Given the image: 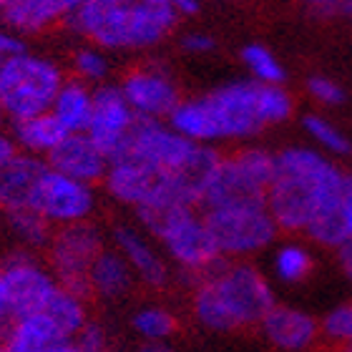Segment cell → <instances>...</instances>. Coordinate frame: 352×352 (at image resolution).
Instances as JSON below:
<instances>
[{"label":"cell","mask_w":352,"mask_h":352,"mask_svg":"<svg viewBox=\"0 0 352 352\" xmlns=\"http://www.w3.org/2000/svg\"><path fill=\"white\" fill-rule=\"evenodd\" d=\"M292 96L282 86L259 81H232L206 96L182 101L169 116L171 129L199 144L250 139L292 116Z\"/></svg>","instance_id":"cell-1"},{"label":"cell","mask_w":352,"mask_h":352,"mask_svg":"<svg viewBox=\"0 0 352 352\" xmlns=\"http://www.w3.org/2000/svg\"><path fill=\"white\" fill-rule=\"evenodd\" d=\"M345 171L315 148L289 146L274 159L267 206L279 229L307 232L317 214L342 191Z\"/></svg>","instance_id":"cell-2"},{"label":"cell","mask_w":352,"mask_h":352,"mask_svg":"<svg viewBox=\"0 0 352 352\" xmlns=\"http://www.w3.org/2000/svg\"><path fill=\"white\" fill-rule=\"evenodd\" d=\"M179 18L166 0H86L66 23L106 51H144L162 43Z\"/></svg>","instance_id":"cell-3"},{"label":"cell","mask_w":352,"mask_h":352,"mask_svg":"<svg viewBox=\"0 0 352 352\" xmlns=\"http://www.w3.org/2000/svg\"><path fill=\"white\" fill-rule=\"evenodd\" d=\"M274 307V292L252 264H229L221 257L201 272L194 289V312L209 330L232 332L254 327Z\"/></svg>","instance_id":"cell-4"},{"label":"cell","mask_w":352,"mask_h":352,"mask_svg":"<svg viewBox=\"0 0 352 352\" xmlns=\"http://www.w3.org/2000/svg\"><path fill=\"white\" fill-rule=\"evenodd\" d=\"M63 83V74L53 60L25 51L10 56L0 66V109L13 121L48 113Z\"/></svg>","instance_id":"cell-5"},{"label":"cell","mask_w":352,"mask_h":352,"mask_svg":"<svg viewBox=\"0 0 352 352\" xmlns=\"http://www.w3.org/2000/svg\"><path fill=\"white\" fill-rule=\"evenodd\" d=\"M204 224L221 257H247L270 247L279 227L267 201H239L204 209Z\"/></svg>","instance_id":"cell-6"},{"label":"cell","mask_w":352,"mask_h":352,"mask_svg":"<svg viewBox=\"0 0 352 352\" xmlns=\"http://www.w3.org/2000/svg\"><path fill=\"white\" fill-rule=\"evenodd\" d=\"M136 217L151 234L162 239L166 252L186 272L201 274L217 259H221V252L217 250L206 229L204 217L194 214V206H176L162 214H136Z\"/></svg>","instance_id":"cell-7"},{"label":"cell","mask_w":352,"mask_h":352,"mask_svg":"<svg viewBox=\"0 0 352 352\" xmlns=\"http://www.w3.org/2000/svg\"><path fill=\"white\" fill-rule=\"evenodd\" d=\"M274 159L277 154L257 146L221 159L212 184L204 191L201 206L212 209L239 201H267V191L274 176Z\"/></svg>","instance_id":"cell-8"},{"label":"cell","mask_w":352,"mask_h":352,"mask_svg":"<svg viewBox=\"0 0 352 352\" xmlns=\"http://www.w3.org/2000/svg\"><path fill=\"white\" fill-rule=\"evenodd\" d=\"M101 252V232L94 224H86V219L63 224V229L51 239V264L56 270L58 285L76 297L86 300L94 292L91 267Z\"/></svg>","instance_id":"cell-9"},{"label":"cell","mask_w":352,"mask_h":352,"mask_svg":"<svg viewBox=\"0 0 352 352\" xmlns=\"http://www.w3.org/2000/svg\"><path fill=\"white\" fill-rule=\"evenodd\" d=\"M136 118L139 116L129 106L121 86H98L94 91V116L86 133L109 164L126 156Z\"/></svg>","instance_id":"cell-10"},{"label":"cell","mask_w":352,"mask_h":352,"mask_svg":"<svg viewBox=\"0 0 352 352\" xmlns=\"http://www.w3.org/2000/svg\"><path fill=\"white\" fill-rule=\"evenodd\" d=\"M3 277L8 289V317L13 320L43 312L60 289L58 279H53L28 254H10L3 264Z\"/></svg>","instance_id":"cell-11"},{"label":"cell","mask_w":352,"mask_h":352,"mask_svg":"<svg viewBox=\"0 0 352 352\" xmlns=\"http://www.w3.org/2000/svg\"><path fill=\"white\" fill-rule=\"evenodd\" d=\"M30 209H36L38 214H43L45 219L56 224H74V221H83L91 214L94 191L88 184L48 166L33 189Z\"/></svg>","instance_id":"cell-12"},{"label":"cell","mask_w":352,"mask_h":352,"mask_svg":"<svg viewBox=\"0 0 352 352\" xmlns=\"http://www.w3.org/2000/svg\"><path fill=\"white\" fill-rule=\"evenodd\" d=\"M126 101L136 111V116L164 118L171 116L174 109L182 103L179 88L171 81V76L159 66H144L129 71L121 83Z\"/></svg>","instance_id":"cell-13"},{"label":"cell","mask_w":352,"mask_h":352,"mask_svg":"<svg viewBox=\"0 0 352 352\" xmlns=\"http://www.w3.org/2000/svg\"><path fill=\"white\" fill-rule=\"evenodd\" d=\"M264 338L272 345L287 352H302L312 347L322 332V324L315 317L297 307H285V305H274V307L264 315L259 322Z\"/></svg>","instance_id":"cell-14"},{"label":"cell","mask_w":352,"mask_h":352,"mask_svg":"<svg viewBox=\"0 0 352 352\" xmlns=\"http://www.w3.org/2000/svg\"><path fill=\"white\" fill-rule=\"evenodd\" d=\"M48 166L83 184H94L106 176L109 159L98 151L88 133H68L48 154Z\"/></svg>","instance_id":"cell-15"},{"label":"cell","mask_w":352,"mask_h":352,"mask_svg":"<svg viewBox=\"0 0 352 352\" xmlns=\"http://www.w3.org/2000/svg\"><path fill=\"white\" fill-rule=\"evenodd\" d=\"M86 0H0V23L13 33H38L66 21Z\"/></svg>","instance_id":"cell-16"},{"label":"cell","mask_w":352,"mask_h":352,"mask_svg":"<svg viewBox=\"0 0 352 352\" xmlns=\"http://www.w3.org/2000/svg\"><path fill=\"white\" fill-rule=\"evenodd\" d=\"M162 176L164 174L154 171L146 164L136 162L131 156H124V159L109 164V171L103 179H106V189L111 191V197H116L121 204L136 209L151 197V191L162 182Z\"/></svg>","instance_id":"cell-17"},{"label":"cell","mask_w":352,"mask_h":352,"mask_svg":"<svg viewBox=\"0 0 352 352\" xmlns=\"http://www.w3.org/2000/svg\"><path fill=\"white\" fill-rule=\"evenodd\" d=\"M48 164L36 156H13L0 166V209H30V197L41 176L45 174Z\"/></svg>","instance_id":"cell-18"},{"label":"cell","mask_w":352,"mask_h":352,"mask_svg":"<svg viewBox=\"0 0 352 352\" xmlns=\"http://www.w3.org/2000/svg\"><path fill=\"white\" fill-rule=\"evenodd\" d=\"M113 236H116L118 250H121V254L126 257V262L131 264V270L139 272V277L144 279L148 287H154V289L166 287V282H169L166 264H164L162 259H159V254L148 247L144 236H139L129 227H116Z\"/></svg>","instance_id":"cell-19"},{"label":"cell","mask_w":352,"mask_h":352,"mask_svg":"<svg viewBox=\"0 0 352 352\" xmlns=\"http://www.w3.org/2000/svg\"><path fill=\"white\" fill-rule=\"evenodd\" d=\"M66 340H71V335H68L48 312H36V315H30V317L15 320L13 330L8 335L6 352L41 350V347L56 345V342H66Z\"/></svg>","instance_id":"cell-20"},{"label":"cell","mask_w":352,"mask_h":352,"mask_svg":"<svg viewBox=\"0 0 352 352\" xmlns=\"http://www.w3.org/2000/svg\"><path fill=\"white\" fill-rule=\"evenodd\" d=\"M51 113L68 133H86L94 116V91H88L83 81H66L53 101Z\"/></svg>","instance_id":"cell-21"},{"label":"cell","mask_w":352,"mask_h":352,"mask_svg":"<svg viewBox=\"0 0 352 352\" xmlns=\"http://www.w3.org/2000/svg\"><path fill=\"white\" fill-rule=\"evenodd\" d=\"M91 287L101 297H121L131 287V264L124 254L103 250L91 267Z\"/></svg>","instance_id":"cell-22"},{"label":"cell","mask_w":352,"mask_h":352,"mask_svg":"<svg viewBox=\"0 0 352 352\" xmlns=\"http://www.w3.org/2000/svg\"><path fill=\"white\" fill-rule=\"evenodd\" d=\"M66 136L68 131L51 111L41 113V116L25 118V121H15V139H18V144H23V146L28 148V151H33V154H38V151L51 154L53 148L58 146Z\"/></svg>","instance_id":"cell-23"},{"label":"cell","mask_w":352,"mask_h":352,"mask_svg":"<svg viewBox=\"0 0 352 352\" xmlns=\"http://www.w3.org/2000/svg\"><path fill=\"white\" fill-rule=\"evenodd\" d=\"M272 267H274V274H277L279 282L297 285V282H305L312 274L315 259H312L307 247H302V244H285V247L277 250Z\"/></svg>","instance_id":"cell-24"},{"label":"cell","mask_w":352,"mask_h":352,"mask_svg":"<svg viewBox=\"0 0 352 352\" xmlns=\"http://www.w3.org/2000/svg\"><path fill=\"white\" fill-rule=\"evenodd\" d=\"M302 126L317 146L324 148L327 154L335 156H352V141L342 129L327 121L324 116H317V113H309V116L302 118Z\"/></svg>","instance_id":"cell-25"},{"label":"cell","mask_w":352,"mask_h":352,"mask_svg":"<svg viewBox=\"0 0 352 352\" xmlns=\"http://www.w3.org/2000/svg\"><path fill=\"white\" fill-rule=\"evenodd\" d=\"M242 60L247 71L252 74V78L259 83H272V86H282V81L287 78L285 66L277 60V56L264 48L259 43H250L242 48Z\"/></svg>","instance_id":"cell-26"},{"label":"cell","mask_w":352,"mask_h":352,"mask_svg":"<svg viewBox=\"0 0 352 352\" xmlns=\"http://www.w3.org/2000/svg\"><path fill=\"white\" fill-rule=\"evenodd\" d=\"M8 214V224L15 232V236H21L23 242L33 244V247H43L51 236V229L48 224L51 221L45 219L43 214H38L36 209H13Z\"/></svg>","instance_id":"cell-27"},{"label":"cell","mask_w":352,"mask_h":352,"mask_svg":"<svg viewBox=\"0 0 352 352\" xmlns=\"http://www.w3.org/2000/svg\"><path fill=\"white\" fill-rule=\"evenodd\" d=\"M133 327L139 335L148 340H162L166 335H171L176 327V320L162 307H148V309H141L139 315L133 317Z\"/></svg>","instance_id":"cell-28"},{"label":"cell","mask_w":352,"mask_h":352,"mask_svg":"<svg viewBox=\"0 0 352 352\" xmlns=\"http://www.w3.org/2000/svg\"><path fill=\"white\" fill-rule=\"evenodd\" d=\"M322 335L335 345H350L352 342V302L338 305L330 309L322 320Z\"/></svg>","instance_id":"cell-29"},{"label":"cell","mask_w":352,"mask_h":352,"mask_svg":"<svg viewBox=\"0 0 352 352\" xmlns=\"http://www.w3.org/2000/svg\"><path fill=\"white\" fill-rule=\"evenodd\" d=\"M74 68L76 74L81 76L83 81H103L109 74V60L98 48H81L74 56Z\"/></svg>","instance_id":"cell-30"},{"label":"cell","mask_w":352,"mask_h":352,"mask_svg":"<svg viewBox=\"0 0 352 352\" xmlns=\"http://www.w3.org/2000/svg\"><path fill=\"white\" fill-rule=\"evenodd\" d=\"M307 94L322 106H342L347 98L345 88L327 76H312L307 81Z\"/></svg>","instance_id":"cell-31"},{"label":"cell","mask_w":352,"mask_h":352,"mask_svg":"<svg viewBox=\"0 0 352 352\" xmlns=\"http://www.w3.org/2000/svg\"><path fill=\"white\" fill-rule=\"evenodd\" d=\"M76 345L81 352H101L103 350V330L98 324H83V330L76 335Z\"/></svg>","instance_id":"cell-32"},{"label":"cell","mask_w":352,"mask_h":352,"mask_svg":"<svg viewBox=\"0 0 352 352\" xmlns=\"http://www.w3.org/2000/svg\"><path fill=\"white\" fill-rule=\"evenodd\" d=\"M324 15H352V0H297Z\"/></svg>","instance_id":"cell-33"},{"label":"cell","mask_w":352,"mask_h":352,"mask_svg":"<svg viewBox=\"0 0 352 352\" xmlns=\"http://www.w3.org/2000/svg\"><path fill=\"white\" fill-rule=\"evenodd\" d=\"M182 48L186 53H194V56H204V53H212L217 48V43L206 33H186L182 38Z\"/></svg>","instance_id":"cell-34"},{"label":"cell","mask_w":352,"mask_h":352,"mask_svg":"<svg viewBox=\"0 0 352 352\" xmlns=\"http://www.w3.org/2000/svg\"><path fill=\"white\" fill-rule=\"evenodd\" d=\"M23 51H25V45L18 38V33L0 28V66H3V60H8L10 56H18Z\"/></svg>","instance_id":"cell-35"},{"label":"cell","mask_w":352,"mask_h":352,"mask_svg":"<svg viewBox=\"0 0 352 352\" xmlns=\"http://www.w3.org/2000/svg\"><path fill=\"white\" fill-rule=\"evenodd\" d=\"M342 221H345L347 239L352 242V174H345V184H342Z\"/></svg>","instance_id":"cell-36"},{"label":"cell","mask_w":352,"mask_h":352,"mask_svg":"<svg viewBox=\"0 0 352 352\" xmlns=\"http://www.w3.org/2000/svg\"><path fill=\"white\" fill-rule=\"evenodd\" d=\"M179 15H197L199 13V0H166Z\"/></svg>","instance_id":"cell-37"},{"label":"cell","mask_w":352,"mask_h":352,"mask_svg":"<svg viewBox=\"0 0 352 352\" xmlns=\"http://www.w3.org/2000/svg\"><path fill=\"white\" fill-rule=\"evenodd\" d=\"M338 259H340V267H342V272H345L347 277H350L352 282V242L342 244L338 250Z\"/></svg>","instance_id":"cell-38"},{"label":"cell","mask_w":352,"mask_h":352,"mask_svg":"<svg viewBox=\"0 0 352 352\" xmlns=\"http://www.w3.org/2000/svg\"><path fill=\"white\" fill-rule=\"evenodd\" d=\"M30 352H81V347L66 340V342H56V345H48V347H41V350H30Z\"/></svg>","instance_id":"cell-39"},{"label":"cell","mask_w":352,"mask_h":352,"mask_svg":"<svg viewBox=\"0 0 352 352\" xmlns=\"http://www.w3.org/2000/svg\"><path fill=\"white\" fill-rule=\"evenodd\" d=\"M15 156V146H13V141L6 139V136H0V166L6 162H10Z\"/></svg>","instance_id":"cell-40"},{"label":"cell","mask_w":352,"mask_h":352,"mask_svg":"<svg viewBox=\"0 0 352 352\" xmlns=\"http://www.w3.org/2000/svg\"><path fill=\"white\" fill-rule=\"evenodd\" d=\"M3 317H8V289H6V277H3V267H0V322Z\"/></svg>","instance_id":"cell-41"},{"label":"cell","mask_w":352,"mask_h":352,"mask_svg":"<svg viewBox=\"0 0 352 352\" xmlns=\"http://www.w3.org/2000/svg\"><path fill=\"white\" fill-rule=\"evenodd\" d=\"M141 352H171L169 347H162V345H148V347H144Z\"/></svg>","instance_id":"cell-42"},{"label":"cell","mask_w":352,"mask_h":352,"mask_svg":"<svg viewBox=\"0 0 352 352\" xmlns=\"http://www.w3.org/2000/svg\"><path fill=\"white\" fill-rule=\"evenodd\" d=\"M340 352H352V342L350 345H340Z\"/></svg>","instance_id":"cell-43"},{"label":"cell","mask_w":352,"mask_h":352,"mask_svg":"<svg viewBox=\"0 0 352 352\" xmlns=\"http://www.w3.org/2000/svg\"><path fill=\"white\" fill-rule=\"evenodd\" d=\"M0 124H3V109H0Z\"/></svg>","instance_id":"cell-44"},{"label":"cell","mask_w":352,"mask_h":352,"mask_svg":"<svg viewBox=\"0 0 352 352\" xmlns=\"http://www.w3.org/2000/svg\"><path fill=\"white\" fill-rule=\"evenodd\" d=\"M0 352H6V347H3V345H0Z\"/></svg>","instance_id":"cell-45"},{"label":"cell","mask_w":352,"mask_h":352,"mask_svg":"<svg viewBox=\"0 0 352 352\" xmlns=\"http://www.w3.org/2000/svg\"><path fill=\"white\" fill-rule=\"evenodd\" d=\"M101 352H103V350H101Z\"/></svg>","instance_id":"cell-46"}]
</instances>
